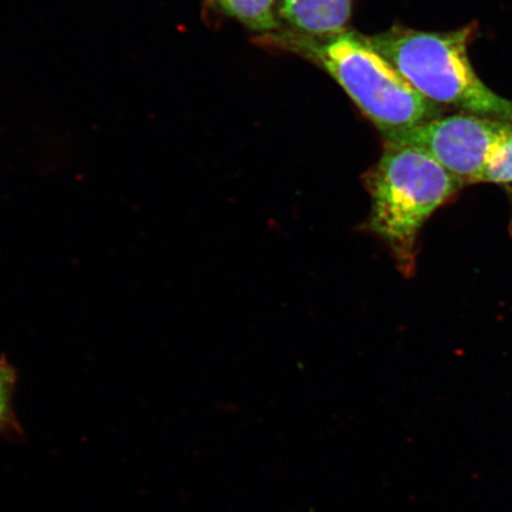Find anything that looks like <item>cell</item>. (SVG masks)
<instances>
[{
    "mask_svg": "<svg viewBox=\"0 0 512 512\" xmlns=\"http://www.w3.org/2000/svg\"><path fill=\"white\" fill-rule=\"evenodd\" d=\"M277 38L328 72L383 134L439 118L438 105L416 91L356 32Z\"/></svg>",
    "mask_w": 512,
    "mask_h": 512,
    "instance_id": "cell-1",
    "label": "cell"
},
{
    "mask_svg": "<svg viewBox=\"0 0 512 512\" xmlns=\"http://www.w3.org/2000/svg\"><path fill=\"white\" fill-rule=\"evenodd\" d=\"M369 228L386 242L402 272H411L416 238L435 210L456 194L463 179L425 151L386 142L367 179Z\"/></svg>",
    "mask_w": 512,
    "mask_h": 512,
    "instance_id": "cell-3",
    "label": "cell"
},
{
    "mask_svg": "<svg viewBox=\"0 0 512 512\" xmlns=\"http://www.w3.org/2000/svg\"><path fill=\"white\" fill-rule=\"evenodd\" d=\"M16 382L15 370L5 360L0 361V431L12 420L11 398Z\"/></svg>",
    "mask_w": 512,
    "mask_h": 512,
    "instance_id": "cell-8",
    "label": "cell"
},
{
    "mask_svg": "<svg viewBox=\"0 0 512 512\" xmlns=\"http://www.w3.org/2000/svg\"><path fill=\"white\" fill-rule=\"evenodd\" d=\"M482 182L512 183V133L491 157Z\"/></svg>",
    "mask_w": 512,
    "mask_h": 512,
    "instance_id": "cell-7",
    "label": "cell"
},
{
    "mask_svg": "<svg viewBox=\"0 0 512 512\" xmlns=\"http://www.w3.org/2000/svg\"><path fill=\"white\" fill-rule=\"evenodd\" d=\"M352 0H281L279 14L287 24L307 36H325L344 31Z\"/></svg>",
    "mask_w": 512,
    "mask_h": 512,
    "instance_id": "cell-5",
    "label": "cell"
},
{
    "mask_svg": "<svg viewBox=\"0 0 512 512\" xmlns=\"http://www.w3.org/2000/svg\"><path fill=\"white\" fill-rule=\"evenodd\" d=\"M512 133L508 121L458 114L384 133L386 142L425 151L463 181H482L490 159Z\"/></svg>",
    "mask_w": 512,
    "mask_h": 512,
    "instance_id": "cell-4",
    "label": "cell"
},
{
    "mask_svg": "<svg viewBox=\"0 0 512 512\" xmlns=\"http://www.w3.org/2000/svg\"><path fill=\"white\" fill-rule=\"evenodd\" d=\"M471 36L470 28L448 32L393 28L364 38L434 104L512 124V101L492 92L472 67L467 54Z\"/></svg>",
    "mask_w": 512,
    "mask_h": 512,
    "instance_id": "cell-2",
    "label": "cell"
},
{
    "mask_svg": "<svg viewBox=\"0 0 512 512\" xmlns=\"http://www.w3.org/2000/svg\"><path fill=\"white\" fill-rule=\"evenodd\" d=\"M206 3L248 29L266 32L280 28L274 15L275 0H206Z\"/></svg>",
    "mask_w": 512,
    "mask_h": 512,
    "instance_id": "cell-6",
    "label": "cell"
}]
</instances>
